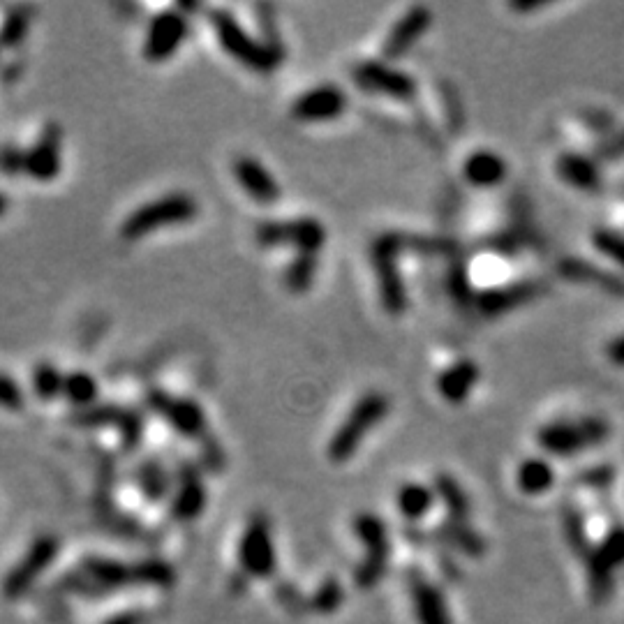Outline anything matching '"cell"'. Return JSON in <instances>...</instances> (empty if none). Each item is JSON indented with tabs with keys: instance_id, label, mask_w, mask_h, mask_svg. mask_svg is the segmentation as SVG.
I'll return each instance as SVG.
<instances>
[{
	"instance_id": "obj_18",
	"label": "cell",
	"mask_w": 624,
	"mask_h": 624,
	"mask_svg": "<svg viewBox=\"0 0 624 624\" xmlns=\"http://www.w3.org/2000/svg\"><path fill=\"white\" fill-rule=\"evenodd\" d=\"M84 574L91 578L100 588H123L130 583H141L139 564L128 567V564L107 560V557H91L84 562Z\"/></svg>"
},
{
	"instance_id": "obj_12",
	"label": "cell",
	"mask_w": 624,
	"mask_h": 624,
	"mask_svg": "<svg viewBox=\"0 0 624 624\" xmlns=\"http://www.w3.org/2000/svg\"><path fill=\"white\" fill-rule=\"evenodd\" d=\"M347 107V95L343 88L333 84H322L310 88V91L301 93L292 104V116L296 121L306 123H322L333 121V118L343 116Z\"/></svg>"
},
{
	"instance_id": "obj_25",
	"label": "cell",
	"mask_w": 624,
	"mask_h": 624,
	"mask_svg": "<svg viewBox=\"0 0 624 624\" xmlns=\"http://www.w3.org/2000/svg\"><path fill=\"white\" fill-rule=\"evenodd\" d=\"M63 384L65 375L58 370L54 363L44 361L37 363L33 370V393L40 400H54L63 396Z\"/></svg>"
},
{
	"instance_id": "obj_37",
	"label": "cell",
	"mask_w": 624,
	"mask_h": 624,
	"mask_svg": "<svg viewBox=\"0 0 624 624\" xmlns=\"http://www.w3.org/2000/svg\"><path fill=\"white\" fill-rule=\"evenodd\" d=\"M7 208H10V199H7L3 192H0V215H5Z\"/></svg>"
},
{
	"instance_id": "obj_32",
	"label": "cell",
	"mask_w": 624,
	"mask_h": 624,
	"mask_svg": "<svg viewBox=\"0 0 624 624\" xmlns=\"http://www.w3.org/2000/svg\"><path fill=\"white\" fill-rule=\"evenodd\" d=\"M24 391L10 375H0V407L5 410H21L24 407Z\"/></svg>"
},
{
	"instance_id": "obj_35",
	"label": "cell",
	"mask_w": 624,
	"mask_h": 624,
	"mask_svg": "<svg viewBox=\"0 0 624 624\" xmlns=\"http://www.w3.org/2000/svg\"><path fill=\"white\" fill-rule=\"evenodd\" d=\"M604 158H624V132L608 141L604 148Z\"/></svg>"
},
{
	"instance_id": "obj_28",
	"label": "cell",
	"mask_w": 624,
	"mask_h": 624,
	"mask_svg": "<svg viewBox=\"0 0 624 624\" xmlns=\"http://www.w3.org/2000/svg\"><path fill=\"white\" fill-rule=\"evenodd\" d=\"M317 273V255H296L285 271V285L292 292H306Z\"/></svg>"
},
{
	"instance_id": "obj_22",
	"label": "cell",
	"mask_w": 624,
	"mask_h": 624,
	"mask_svg": "<svg viewBox=\"0 0 624 624\" xmlns=\"http://www.w3.org/2000/svg\"><path fill=\"white\" fill-rule=\"evenodd\" d=\"M33 24V10L31 7H12L7 12L3 24H0V44L5 49H17L19 44H24L28 31Z\"/></svg>"
},
{
	"instance_id": "obj_23",
	"label": "cell",
	"mask_w": 624,
	"mask_h": 624,
	"mask_svg": "<svg viewBox=\"0 0 624 624\" xmlns=\"http://www.w3.org/2000/svg\"><path fill=\"white\" fill-rule=\"evenodd\" d=\"M98 380L93 375L84 373V370H77V373H68L65 375V384H63V396L70 400L72 405L77 407H91L98 398Z\"/></svg>"
},
{
	"instance_id": "obj_27",
	"label": "cell",
	"mask_w": 624,
	"mask_h": 624,
	"mask_svg": "<svg viewBox=\"0 0 624 624\" xmlns=\"http://www.w3.org/2000/svg\"><path fill=\"white\" fill-rule=\"evenodd\" d=\"M139 486L151 502H160L169 493V474L160 460H146L139 470Z\"/></svg>"
},
{
	"instance_id": "obj_31",
	"label": "cell",
	"mask_w": 624,
	"mask_h": 624,
	"mask_svg": "<svg viewBox=\"0 0 624 624\" xmlns=\"http://www.w3.org/2000/svg\"><path fill=\"white\" fill-rule=\"evenodd\" d=\"M116 428L121 430L125 447L132 449V447H137V442L141 440V433H144V421H141V414L137 412H123L121 419H118L116 423Z\"/></svg>"
},
{
	"instance_id": "obj_11",
	"label": "cell",
	"mask_w": 624,
	"mask_h": 624,
	"mask_svg": "<svg viewBox=\"0 0 624 624\" xmlns=\"http://www.w3.org/2000/svg\"><path fill=\"white\" fill-rule=\"evenodd\" d=\"M400 245H403V239L391 234L377 241L373 248V262L377 266V273H380V292L384 308L393 312V315H398L405 308V289L396 269V255Z\"/></svg>"
},
{
	"instance_id": "obj_7",
	"label": "cell",
	"mask_w": 624,
	"mask_h": 624,
	"mask_svg": "<svg viewBox=\"0 0 624 624\" xmlns=\"http://www.w3.org/2000/svg\"><path fill=\"white\" fill-rule=\"evenodd\" d=\"M146 405L151 407L155 414H160L178 435L192 437V440H195V437H202L206 433L208 421L197 400L169 396L165 391L153 389L146 393Z\"/></svg>"
},
{
	"instance_id": "obj_9",
	"label": "cell",
	"mask_w": 624,
	"mask_h": 624,
	"mask_svg": "<svg viewBox=\"0 0 624 624\" xmlns=\"http://www.w3.org/2000/svg\"><path fill=\"white\" fill-rule=\"evenodd\" d=\"M188 37V21L178 12H160L155 14L148 24L146 40H144V58L148 63H165L172 58L181 44Z\"/></svg>"
},
{
	"instance_id": "obj_1",
	"label": "cell",
	"mask_w": 624,
	"mask_h": 624,
	"mask_svg": "<svg viewBox=\"0 0 624 624\" xmlns=\"http://www.w3.org/2000/svg\"><path fill=\"white\" fill-rule=\"evenodd\" d=\"M197 213L199 204L195 197L188 192H172V195L158 197L135 208L121 225V236L125 241H139L165 227L185 225V222L195 220Z\"/></svg>"
},
{
	"instance_id": "obj_14",
	"label": "cell",
	"mask_w": 624,
	"mask_h": 624,
	"mask_svg": "<svg viewBox=\"0 0 624 624\" xmlns=\"http://www.w3.org/2000/svg\"><path fill=\"white\" fill-rule=\"evenodd\" d=\"M234 176L243 188V192H248L255 202L269 206L280 199L278 181L257 158H250V155H241V158H236Z\"/></svg>"
},
{
	"instance_id": "obj_4",
	"label": "cell",
	"mask_w": 624,
	"mask_h": 624,
	"mask_svg": "<svg viewBox=\"0 0 624 624\" xmlns=\"http://www.w3.org/2000/svg\"><path fill=\"white\" fill-rule=\"evenodd\" d=\"M255 241L262 248H294L296 255H317L324 248L326 229L315 218L266 220L257 225Z\"/></svg>"
},
{
	"instance_id": "obj_20",
	"label": "cell",
	"mask_w": 624,
	"mask_h": 624,
	"mask_svg": "<svg viewBox=\"0 0 624 624\" xmlns=\"http://www.w3.org/2000/svg\"><path fill=\"white\" fill-rule=\"evenodd\" d=\"M479 380V368L472 361H458L451 368L437 377V389H440L442 398L451 400V403H460L470 396L474 384Z\"/></svg>"
},
{
	"instance_id": "obj_13",
	"label": "cell",
	"mask_w": 624,
	"mask_h": 624,
	"mask_svg": "<svg viewBox=\"0 0 624 624\" xmlns=\"http://www.w3.org/2000/svg\"><path fill=\"white\" fill-rule=\"evenodd\" d=\"M354 79L366 88L370 93H380L386 98H396V100H410L414 95V81L407 77V74L389 68V65L368 61L361 63L359 68L354 70Z\"/></svg>"
},
{
	"instance_id": "obj_24",
	"label": "cell",
	"mask_w": 624,
	"mask_h": 624,
	"mask_svg": "<svg viewBox=\"0 0 624 624\" xmlns=\"http://www.w3.org/2000/svg\"><path fill=\"white\" fill-rule=\"evenodd\" d=\"M518 486L525 490V493H544L553 486V470L546 460L532 458L525 460L518 470Z\"/></svg>"
},
{
	"instance_id": "obj_36",
	"label": "cell",
	"mask_w": 624,
	"mask_h": 624,
	"mask_svg": "<svg viewBox=\"0 0 624 624\" xmlns=\"http://www.w3.org/2000/svg\"><path fill=\"white\" fill-rule=\"evenodd\" d=\"M104 624H144V618H141V613L137 611H128V613L114 615V618H109Z\"/></svg>"
},
{
	"instance_id": "obj_5",
	"label": "cell",
	"mask_w": 624,
	"mask_h": 624,
	"mask_svg": "<svg viewBox=\"0 0 624 624\" xmlns=\"http://www.w3.org/2000/svg\"><path fill=\"white\" fill-rule=\"evenodd\" d=\"M606 435H608L606 421L588 416V419H581V421L551 423V426L539 433V442L546 451L567 456V453H576V451L594 447V444H599Z\"/></svg>"
},
{
	"instance_id": "obj_17",
	"label": "cell",
	"mask_w": 624,
	"mask_h": 624,
	"mask_svg": "<svg viewBox=\"0 0 624 624\" xmlns=\"http://www.w3.org/2000/svg\"><path fill=\"white\" fill-rule=\"evenodd\" d=\"M206 509V488L199 474L190 467H183L181 484L174 493L172 514L178 520H195Z\"/></svg>"
},
{
	"instance_id": "obj_29",
	"label": "cell",
	"mask_w": 624,
	"mask_h": 624,
	"mask_svg": "<svg viewBox=\"0 0 624 624\" xmlns=\"http://www.w3.org/2000/svg\"><path fill=\"white\" fill-rule=\"evenodd\" d=\"M430 507V493L423 486H405L400 490V509L407 516H421Z\"/></svg>"
},
{
	"instance_id": "obj_3",
	"label": "cell",
	"mask_w": 624,
	"mask_h": 624,
	"mask_svg": "<svg viewBox=\"0 0 624 624\" xmlns=\"http://www.w3.org/2000/svg\"><path fill=\"white\" fill-rule=\"evenodd\" d=\"M389 412V400L382 393H366L352 412L345 416L340 428L333 433L329 442V458L333 463H345L352 453L361 447L363 437L380 423Z\"/></svg>"
},
{
	"instance_id": "obj_26",
	"label": "cell",
	"mask_w": 624,
	"mask_h": 624,
	"mask_svg": "<svg viewBox=\"0 0 624 624\" xmlns=\"http://www.w3.org/2000/svg\"><path fill=\"white\" fill-rule=\"evenodd\" d=\"M562 273L571 280L592 282V285H599L601 289H608V292H624V285H620L618 280H613L604 271L594 269V266L588 262H581V259H569V262H564Z\"/></svg>"
},
{
	"instance_id": "obj_6",
	"label": "cell",
	"mask_w": 624,
	"mask_h": 624,
	"mask_svg": "<svg viewBox=\"0 0 624 624\" xmlns=\"http://www.w3.org/2000/svg\"><path fill=\"white\" fill-rule=\"evenodd\" d=\"M58 548H61V541H58L54 534H42V537H37L31 548L26 551V555L21 557V562L14 564L10 576L5 578L3 583L5 597L17 599L21 594L31 590L37 578H40L44 571L51 567V562L56 560Z\"/></svg>"
},
{
	"instance_id": "obj_34",
	"label": "cell",
	"mask_w": 624,
	"mask_h": 624,
	"mask_svg": "<svg viewBox=\"0 0 624 624\" xmlns=\"http://www.w3.org/2000/svg\"><path fill=\"white\" fill-rule=\"evenodd\" d=\"M608 359H611V363H615V366H622L624 368V336L615 338L611 345H608L606 349Z\"/></svg>"
},
{
	"instance_id": "obj_30",
	"label": "cell",
	"mask_w": 624,
	"mask_h": 624,
	"mask_svg": "<svg viewBox=\"0 0 624 624\" xmlns=\"http://www.w3.org/2000/svg\"><path fill=\"white\" fill-rule=\"evenodd\" d=\"M594 245H597L606 257H611L613 262L624 266V236L608 232V229H599V232L594 234Z\"/></svg>"
},
{
	"instance_id": "obj_2",
	"label": "cell",
	"mask_w": 624,
	"mask_h": 624,
	"mask_svg": "<svg viewBox=\"0 0 624 624\" xmlns=\"http://www.w3.org/2000/svg\"><path fill=\"white\" fill-rule=\"evenodd\" d=\"M213 31L218 35L220 47L227 51L234 61H239L245 68L255 70L259 74H269L276 70L280 63V51L269 44L257 42L245 28L234 19V14L225 10L211 12Z\"/></svg>"
},
{
	"instance_id": "obj_15",
	"label": "cell",
	"mask_w": 624,
	"mask_h": 624,
	"mask_svg": "<svg viewBox=\"0 0 624 624\" xmlns=\"http://www.w3.org/2000/svg\"><path fill=\"white\" fill-rule=\"evenodd\" d=\"M430 21H433V14H430L426 7H412V10L391 28L389 37H386V42L382 47L384 58H389L391 61V58L403 56L405 51L410 49L423 33H426Z\"/></svg>"
},
{
	"instance_id": "obj_19",
	"label": "cell",
	"mask_w": 624,
	"mask_h": 624,
	"mask_svg": "<svg viewBox=\"0 0 624 624\" xmlns=\"http://www.w3.org/2000/svg\"><path fill=\"white\" fill-rule=\"evenodd\" d=\"M463 174L474 188H493L507 176V162L493 151H477L465 160Z\"/></svg>"
},
{
	"instance_id": "obj_33",
	"label": "cell",
	"mask_w": 624,
	"mask_h": 624,
	"mask_svg": "<svg viewBox=\"0 0 624 624\" xmlns=\"http://www.w3.org/2000/svg\"><path fill=\"white\" fill-rule=\"evenodd\" d=\"M0 172L24 174V151L21 148H3L0 151Z\"/></svg>"
},
{
	"instance_id": "obj_8",
	"label": "cell",
	"mask_w": 624,
	"mask_h": 624,
	"mask_svg": "<svg viewBox=\"0 0 624 624\" xmlns=\"http://www.w3.org/2000/svg\"><path fill=\"white\" fill-rule=\"evenodd\" d=\"M241 567L252 578H269L276 569V548H273L271 525L266 516H252L239 541Z\"/></svg>"
},
{
	"instance_id": "obj_21",
	"label": "cell",
	"mask_w": 624,
	"mask_h": 624,
	"mask_svg": "<svg viewBox=\"0 0 624 624\" xmlns=\"http://www.w3.org/2000/svg\"><path fill=\"white\" fill-rule=\"evenodd\" d=\"M557 174H560L564 181L574 185V188L581 190H597L599 188V169L592 165L588 158L576 153H567L557 160Z\"/></svg>"
},
{
	"instance_id": "obj_16",
	"label": "cell",
	"mask_w": 624,
	"mask_h": 624,
	"mask_svg": "<svg viewBox=\"0 0 624 624\" xmlns=\"http://www.w3.org/2000/svg\"><path fill=\"white\" fill-rule=\"evenodd\" d=\"M539 282H516V285H504V287H493L484 296H479V306L486 315H500L504 310L518 308L523 303L537 299L541 292Z\"/></svg>"
},
{
	"instance_id": "obj_10",
	"label": "cell",
	"mask_w": 624,
	"mask_h": 624,
	"mask_svg": "<svg viewBox=\"0 0 624 624\" xmlns=\"http://www.w3.org/2000/svg\"><path fill=\"white\" fill-rule=\"evenodd\" d=\"M63 169V130L47 125L35 144L24 151V174L35 181H54Z\"/></svg>"
}]
</instances>
